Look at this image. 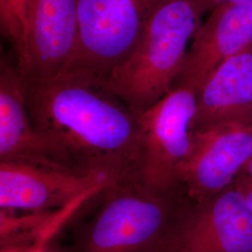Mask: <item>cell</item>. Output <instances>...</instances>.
<instances>
[{
  "instance_id": "13",
  "label": "cell",
  "mask_w": 252,
  "mask_h": 252,
  "mask_svg": "<svg viewBox=\"0 0 252 252\" xmlns=\"http://www.w3.org/2000/svg\"><path fill=\"white\" fill-rule=\"evenodd\" d=\"M29 0H0V24L3 35L9 39L22 65L26 55L27 8Z\"/></svg>"
},
{
  "instance_id": "7",
  "label": "cell",
  "mask_w": 252,
  "mask_h": 252,
  "mask_svg": "<svg viewBox=\"0 0 252 252\" xmlns=\"http://www.w3.org/2000/svg\"><path fill=\"white\" fill-rule=\"evenodd\" d=\"M116 180L105 172L0 161V207L9 211H56L82 196L99 193Z\"/></svg>"
},
{
  "instance_id": "11",
  "label": "cell",
  "mask_w": 252,
  "mask_h": 252,
  "mask_svg": "<svg viewBox=\"0 0 252 252\" xmlns=\"http://www.w3.org/2000/svg\"><path fill=\"white\" fill-rule=\"evenodd\" d=\"M0 161L65 167L32 122L24 73L5 58L0 64Z\"/></svg>"
},
{
  "instance_id": "2",
  "label": "cell",
  "mask_w": 252,
  "mask_h": 252,
  "mask_svg": "<svg viewBox=\"0 0 252 252\" xmlns=\"http://www.w3.org/2000/svg\"><path fill=\"white\" fill-rule=\"evenodd\" d=\"M207 11L201 0H159L126 59L105 80L137 115L171 90Z\"/></svg>"
},
{
  "instance_id": "5",
  "label": "cell",
  "mask_w": 252,
  "mask_h": 252,
  "mask_svg": "<svg viewBox=\"0 0 252 252\" xmlns=\"http://www.w3.org/2000/svg\"><path fill=\"white\" fill-rule=\"evenodd\" d=\"M157 2L77 0L78 37L69 66L106 80L135 47Z\"/></svg>"
},
{
  "instance_id": "9",
  "label": "cell",
  "mask_w": 252,
  "mask_h": 252,
  "mask_svg": "<svg viewBox=\"0 0 252 252\" xmlns=\"http://www.w3.org/2000/svg\"><path fill=\"white\" fill-rule=\"evenodd\" d=\"M78 37L77 0H29L26 55L28 80L52 78L72 63Z\"/></svg>"
},
{
  "instance_id": "12",
  "label": "cell",
  "mask_w": 252,
  "mask_h": 252,
  "mask_svg": "<svg viewBox=\"0 0 252 252\" xmlns=\"http://www.w3.org/2000/svg\"><path fill=\"white\" fill-rule=\"evenodd\" d=\"M252 125V44L220 63L200 87L193 130Z\"/></svg>"
},
{
  "instance_id": "6",
  "label": "cell",
  "mask_w": 252,
  "mask_h": 252,
  "mask_svg": "<svg viewBox=\"0 0 252 252\" xmlns=\"http://www.w3.org/2000/svg\"><path fill=\"white\" fill-rule=\"evenodd\" d=\"M162 252H252V208L232 183L180 208Z\"/></svg>"
},
{
  "instance_id": "15",
  "label": "cell",
  "mask_w": 252,
  "mask_h": 252,
  "mask_svg": "<svg viewBox=\"0 0 252 252\" xmlns=\"http://www.w3.org/2000/svg\"><path fill=\"white\" fill-rule=\"evenodd\" d=\"M233 184L252 208V157L236 176Z\"/></svg>"
},
{
  "instance_id": "8",
  "label": "cell",
  "mask_w": 252,
  "mask_h": 252,
  "mask_svg": "<svg viewBox=\"0 0 252 252\" xmlns=\"http://www.w3.org/2000/svg\"><path fill=\"white\" fill-rule=\"evenodd\" d=\"M252 157V125L227 124L194 129L179 187L200 203L229 187Z\"/></svg>"
},
{
  "instance_id": "10",
  "label": "cell",
  "mask_w": 252,
  "mask_h": 252,
  "mask_svg": "<svg viewBox=\"0 0 252 252\" xmlns=\"http://www.w3.org/2000/svg\"><path fill=\"white\" fill-rule=\"evenodd\" d=\"M252 44V0H241L210 11L189 45L175 85L198 93L220 63Z\"/></svg>"
},
{
  "instance_id": "1",
  "label": "cell",
  "mask_w": 252,
  "mask_h": 252,
  "mask_svg": "<svg viewBox=\"0 0 252 252\" xmlns=\"http://www.w3.org/2000/svg\"><path fill=\"white\" fill-rule=\"evenodd\" d=\"M26 83L32 122L59 162L117 179L135 175L138 115L104 79L69 66L49 79L26 78Z\"/></svg>"
},
{
  "instance_id": "14",
  "label": "cell",
  "mask_w": 252,
  "mask_h": 252,
  "mask_svg": "<svg viewBox=\"0 0 252 252\" xmlns=\"http://www.w3.org/2000/svg\"><path fill=\"white\" fill-rule=\"evenodd\" d=\"M80 207L79 202H73L68 206L54 211L25 252H62L54 246L53 239L63 227V223L71 218Z\"/></svg>"
},
{
  "instance_id": "17",
  "label": "cell",
  "mask_w": 252,
  "mask_h": 252,
  "mask_svg": "<svg viewBox=\"0 0 252 252\" xmlns=\"http://www.w3.org/2000/svg\"><path fill=\"white\" fill-rule=\"evenodd\" d=\"M158 1H159V0H158Z\"/></svg>"
},
{
  "instance_id": "3",
  "label": "cell",
  "mask_w": 252,
  "mask_h": 252,
  "mask_svg": "<svg viewBox=\"0 0 252 252\" xmlns=\"http://www.w3.org/2000/svg\"><path fill=\"white\" fill-rule=\"evenodd\" d=\"M176 191L153 189L135 175L101 190V202L70 252H162L180 208Z\"/></svg>"
},
{
  "instance_id": "4",
  "label": "cell",
  "mask_w": 252,
  "mask_h": 252,
  "mask_svg": "<svg viewBox=\"0 0 252 252\" xmlns=\"http://www.w3.org/2000/svg\"><path fill=\"white\" fill-rule=\"evenodd\" d=\"M197 92L175 85L138 115L139 157L135 176L153 189L176 191L189 155Z\"/></svg>"
},
{
  "instance_id": "16",
  "label": "cell",
  "mask_w": 252,
  "mask_h": 252,
  "mask_svg": "<svg viewBox=\"0 0 252 252\" xmlns=\"http://www.w3.org/2000/svg\"><path fill=\"white\" fill-rule=\"evenodd\" d=\"M238 1H241V0H201V2L203 3L207 11H209V12L220 6L234 3V2H238Z\"/></svg>"
}]
</instances>
